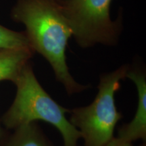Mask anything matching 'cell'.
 <instances>
[{
    "mask_svg": "<svg viewBox=\"0 0 146 146\" xmlns=\"http://www.w3.org/2000/svg\"><path fill=\"white\" fill-rule=\"evenodd\" d=\"M52 1H56V2H57V3H59L60 1V0H52Z\"/></svg>",
    "mask_w": 146,
    "mask_h": 146,
    "instance_id": "obj_11",
    "label": "cell"
},
{
    "mask_svg": "<svg viewBox=\"0 0 146 146\" xmlns=\"http://www.w3.org/2000/svg\"><path fill=\"white\" fill-rule=\"evenodd\" d=\"M104 146H133V143L129 141H124V140L120 139L118 137H113L112 139L107 143ZM140 146H145L144 145H141Z\"/></svg>",
    "mask_w": 146,
    "mask_h": 146,
    "instance_id": "obj_9",
    "label": "cell"
},
{
    "mask_svg": "<svg viewBox=\"0 0 146 146\" xmlns=\"http://www.w3.org/2000/svg\"><path fill=\"white\" fill-rule=\"evenodd\" d=\"M129 69L125 64L101 74L94 101L86 106L70 109L68 120L81 133L84 146H104L114 137L115 127L123 118L117 110L114 96Z\"/></svg>",
    "mask_w": 146,
    "mask_h": 146,
    "instance_id": "obj_3",
    "label": "cell"
},
{
    "mask_svg": "<svg viewBox=\"0 0 146 146\" xmlns=\"http://www.w3.org/2000/svg\"><path fill=\"white\" fill-rule=\"evenodd\" d=\"M33 54L30 48L0 50V81L14 83Z\"/></svg>",
    "mask_w": 146,
    "mask_h": 146,
    "instance_id": "obj_6",
    "label": "cell"
},
{
    "mask_svg": "<svg viewBox=\"0 0 146 146\" xmlns=\"http://www.w3.org/2000/svg\"><path fill=\"white\" fill-rule=\"evenodd\" d=\"M21 48L31 49L26 34L12 31L0 25V50Z\"/></svg>",
    "mask_w": 146,
    "mask_h": 146,
    "instance_id": "obj_8",
    "label": "cell"
},
{
    "mask_svg": "<svg viewBox=\"0 0 146 146\" xmlns=\"http://www.w3.org/2000/svg\"><path fill=\"white\" fill-rule=\"evenodd\" d=\"M14 84L15 98L1 120L5 129L14 130L22 125L41 120L60 131L64 146H78L81 135L66 116L70 109L60 105L43 88L31 62L25 66Z\"/></svg>",
    "mask_w": 146,
    "mask_h": 146,
    "instance_id": "obj_2",
    "label": "cell"
},
{
    "mask_svg": "<svg viewBox=\"0 0 146 146\" xmlns=\"http://www.w3.org/2000/svg\"><path fill=\"white\" fill-rule=\"evenodd\" d=\"M112 0H60L59 5L76 43L83 48L117 43L121 21H112Z\"/></svg>",
    "mask_w": 146,
    "mask_h": 146,
    "instance_id": "obj_4",
    "label": "cell"
},
{
    "mask_svg": "<svg viewBox=\"0 0 146 146\" xmlns=\"http://www.w3.org/2000/svg\"><path fill=\"white\" fill-rule=\"evenodd\" d=\"M5 146H55L37 122L22 125L10 135Z\"/></svg>",
    "mask_w": 146,
    "mask_h": 146,
    "instance_id": "obj_7",
    "label": "cell"
},
{
    "mask_svg": "<svg viewBox=\"0 0 146 146\" xmlns=\"http://www.w3.org/2000/svg\"><path fill=\"white\" fill-rule=\"evenodd\" d=\"M126 77L135 85L138 95L137 107L133 120L118 129V138L133 143L146 140V76L143 70L129 68Z\"/></svg>",
    "mask_w": 146,
    "mask_h": 146,
    "instance_id": "obj_5",
    "label": "cell"
},
{
    "mask_svg": "<svg viewBox=\"0 0 146 146\" xmlns=\"http://www.w3.org/2000/svg\"><path fill=\"white\" fill-rule=\"evenodd\" d=\"M11 16L14 21L25 25L31 48L50 63L56 80L67 94H78L89 88V85L76 82L69 71L65 51L72 33L59 3L52 0H18Z\"/></svg>",
    "mask_w": 146,
    "mask_h": 146,
    "instance_id": "obj_1",
    "label": "cell"
},
{
    "mask_svg": "<svg viewBox=\"0 0 146 146\" xmlns=\"http://www.w3.org/2000/svg\"><path fill=\"white\" fill-rule=\"evenodd\" d=\"M10 135L8 129L3 127L0 120V146H5Z\"/></svg>",
    "mask_w": 146,
    "mask_h": 146,
    "instance_id": "obj_10",
    "label": "cell"
}]
</instances>
